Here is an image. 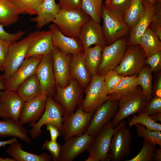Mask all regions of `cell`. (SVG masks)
Returning a JSON list of instances; mask_svg holds the SVG:
<instances>
[{
	"label": "cell",
	"instance_id": "1",
	"mask_svg": "<svg viewBox=\"0 0 161 161\" xmlns=\"http://www.w3.org/2000/svg\"><path fill=\"white\" fill-rule=\"evenodd\" d=\"M91 18L82 9H61L53 23L64 35L78 37L81 27Z\"/></svg>",
	"mask_w": 161,
	"mask_h": 161
},
{
	"label": "cell",
	"instance_id": "2",
	"mask_svg": "<svg viewBox=\"0 0 161 161\" xmlns=\"http://www.w3.org/2000/svg\"><path fill=\"white\" fill-rule=\"evenodd\" d=\"M66 114L62 107L53 97H47L45 110L42 116L37 122L29 123L32 127L30 130L31 138L39 137L42 132V126L48 123L55 125L61 132Z\"/></svg>",
	"mask_w": 161,
	"mask_h": 161
},
{
	"label": "cell",
	"instance_id": "3",
	"mask_svg": "<svg viewBox=\"0 0 161 161\" xmlns=\"http://www.w3.org/2000/svg\"><path fill=\"white\" fill-rule=\"evenodd\" d=\"M83 89L76 80L71 78L69 84L65 87L56 85L53 98L62 107L66 114L70 115L81 103Z\"/></svg>",
	"mask_w": 161,
	"mask_h": 161
},
{
	"label": "cell",
	"instance_id": "4",
	"mask_svg": "<svg viewBox=\"0 0 161 161\" xmlns=\"http://www.w3.org/2000/svg\"><path fill=\"white\" fill-rule=\"evenodd\" d=\"M146 103L142 89L138 88L118 100L119 109L111 121L114 128L123 120L136 113L142 112Z\"/></svg>",
	"mask_w": 161,
	"mask_h": 161
},
{
	"label": "cell",
	"instance_id": "5",
	"mask_svg": "<svg viewBox=\"0 0 161 161\" xmlns=\"http://www.w3.org/2000/svg\"><path fill=\"white\" fill-rule=\"evenodd\" d=\"M132 135L126 126L125 119L114 128L109 147L110 160L120 161L130 152Z\"/></svg>",
	"mask_w": 161,
	"mask_h": 161
},
{
	"label": "cell",
	"instance_id": "6",
	"mask_svg": "<svg viewBox=\"0 0 161 161\" xmlns=\"http://www.w3.org/2000/svg\"><path fill=\"white\" fill-rule=\"evenodd\" d=\"M85 89L86 96L82 100L81 106L86 113L94 112L109 99L105 88L104 75L96 74L92 76L89 84Z\"/></svg>",
	"mask_w": 161,
	"mask_h": 161
},
{
	"label": "cell",
	"instance_id": "7",
	"mask_svg": "<svg viewBox=\"0 0 161 161\" xmlns=\"http://www.w3.org/2000/svg\"><path fill=\"white\" fill-rule=\"evenodd\" d=\"M93 113H87L83 110L81 103L76 111L70 115L65 114L62 125L61 135L65 141L69 138L85 133L92 118Z\"/></svg>",
	"mask_w": 161,
	"mask_h": 161
},
{
	"label": "cell",
	"instance_id": "8",
	"mask_svg": "<svg viewBox=\"0 0 161 161\" xmlns=\"http://www.w3.org/2000/svg\"><path fill=\"white\" fill-rule=\"evenodd\" d=\"M124 37L103 47L101 61L97 74L104 75L108 71L114 69L120 63L128 45L127 40Z\"/></svg>",
	"mask_w": 161,
	"mask_h": 161
},
{
	"label": "cell",
	"instance_id": "9",
	"mask_svg": "<svg viewBox=\"0 0 161 161\" xmlns=\"http://www.w3.org/2000/svg\"><path fill=\"white\" fill-rule=\"evenodd\" d=\"M138 45L127 48L120 63L114 69L118 74L124 76L137 75L145 65L146 55Z\"/></svg>",
	"mask_w": 161,
	"mask_h": 161
},
{
	"label": "cell",
	"instance_id": "10",
	"mask_svg": "<svg viewBox=\"0 0 161 161\" xmlns=\"http://www.w3.org/2000/svg\"><path fill=\"white\" fill-rule=\"evenodd\" d=\"M30 39V33L20 41L10 44L4 70L5 84L25 58Z\"/></svg>",
	"mask_w": 161,
	"mask_h": 161
},
{
	"label": "cell",
	"instance_id": "11",
	"mask_svg": "<svg viewBox=\"0 0 161 161\" xmlns=\"http://www.w3.org/2000/svg\"><path fill=\"white\" fill-rule=\"evenodd\" d=\"M102 18L103 31L106 46L109 45L117 40L125 37L130 29L124 22L123 18L111 13L103 5Z\"/></svg>",
	"mask_w": 161,
	"mask_h": 161
},
{
	"label": "cell",
	"instance_id": "12",
	"mask_svg": "<svg viewBox=\"0 0 161 161\" xmlns=\"http://www.w3.org/2000/svg\"><path fill=\"white\" fill-rule=\"evenodd\" d=\"M114 128L109 122L96 136L87 150L89 156L85 161H109V147Z\"/></svg>",
	"mask_w": 161,
	"mask_h": 161
},
{
	"label": "cell",
	"instance_id": "13",
	"mask_svg": "<svg viewBox=\"0 0 161 161\" xmlns=\"http://www.w3.org/2000/svg\"><path fill=\"white\" fill-rule=\"evenodd\" d=\"M118 108V101L108 99L95 111L85 132L96 137L103 127L110 121Z\"/></svg>",
	"mask_w": 161,
	"mask_h": 161
},
{
	"label": "cell",
	"instance_id": "14",
	"mask_svg": "<svg viewBox=\"0 0 161 161\" xmlns=\"http://www.w3.org/2000/svg\"><path fill=\"white\" fill-rule=\"evenodd\" d=\"M96 137L85 133L72 137L61 146L60 161H72L80 154L87 150Z\"/></svg>",
	"mask_w": 161,
	"mask_h": 161
},
{
	"label": "cell",
	"instance_id": "15",
	"mask_svg": "<svg viewBox=\"0 0 161 161\" xmlns=\"http://www.w3.org/2000/svg\"><path fill=\"white\" fill-rule=\"evenodd\" d=\"M52 53L43 56L35 70L40 83L42 92L53 97L56 91V82L53 67Z\"/></svg>",
	"mask_w": 161,
	"mask_h": 161
},
{
	"label": "cell",
	"instance_id": "16",
	"mask_svg": "<svg viewBox=\"0 0 161 161\" xmlns=\"http://www.w3.org/2000/svg\"><path fill=\"white\" fill-rule=\"evenodd\" d=\"M25 102L16 92L0 91V117L19 121Z\"/></svg>",
	"mask_w": 161,
	"mask_h": 161
},
{
	"label": "cell",
	"instance_id": "17",
	"mask_svg": "<svg viewBox=\"0 0 161 161\" xmlns=\"http://www.w3.org/2000/svg\"><path fill=\"white\" fill-rule=\"evenodd\" d=\"M56 84L61 87L68 85L71 76L69 63L72 55L66 54L55 46L52 52Z\"/></svg>",
	"mask_w": 161,
	"mask_h": 161
},
{
	"label": "cell",
	"instance_id": "18",
	"mask_svg": "<svg viewBox=\"0 0 161 161\" xmlns=\"http://www.w3.org/2000/svg\"><path fill=\"white\" fill-rule=\"evenodd\" d=\"M30 41L26 58L43 57L52 53L55 46L52 40L51 32L49 30H37L30 33Z\"/></svg>",
	"mask_w": 161,
	"mask_h": 161
},
{
	"label": "cell",
	"instance_id": "19",
	"mask_svg": "<svg viewBox=\"0 0 161 161\" xmlns=\"http://www.w3.org/2000/svg\"><path fill=\"white\" fill-rule=\"evenodd\" d=\"M42 57L26 58L5 84L4 90L16 92L18 86L22 83L35 73L36 69Z\"/></svg>",
	"mask_w": 161,
	"mask_h": 161
},
{
	"label": "cell",
	"instance_id": "20",
	"mask_svg": "<svg viewBox=\"0 0 161 161\" xmlns=\"http://www.w3.org/2000/svg\"><path fill=\"white\" fill-rule=\"evenodd\" d=\"M78 38L84 50L93 45H99L103 47L106 46L102 26L91 18L82 27Z\"/></svg>",
	"mask_w": 161,
	"mask_h": 161
},
{
	"label": "cell",
	"instance_id": "21",
	"mask_svg": "<svg viewBox=\"0 0 161 161\" xmlns=\"http://www.w3.org/2000/svg\"><path fill=\"white\" fill-rule=\"evenodd\" d=\"M49 28L54 46L63 52L72 55L83 51L78 37H69L64 35L54 23L50 25Z\"/></svg>",
	"mask_w": 161,
	"mask_h": 161
},
{
	"label": "cell",
	"instance_id": "22",
	"mask_svg": "<svg viewBox=\"0 0 161 161\" xmlns=\"http://www.w3.org/2000/svg\"><path fill=\"white\" fill-rule=\"evenodd\" d=\"M47 96L42 93L39 95L25 102L19 121L23 125L33 123L38 120L45 109Z\"/></svg>",
	"mask_w": 161,
	"mask_h": 161
},
{
	"label": "cell",
	"instance_id": "23",
	"mask_svg": "<svg viewBox=\"0 0 161 161\" xmlns=\"http://www.w3.org/2000/svg\"><path fill=\"white\" fill-rule=\"evenodd\" d=\"M144 10L137 22L130 31L127 39L129 46L139 45L140 38L149 27L155 9V5H152L143 0Z\"/></svg>",
	"mask_w": 161,
	"mask_h": 161
},
{
	"label": "cell",
	"instance_id": "24",
	"mask_svg": "<svg viewBox=\"0 0 161 161\" xmlns=\"http://www.w3.org/2000/svg\"><path fill=\"white\" fill-rule=\"evenodd\" d=\"M69 69L71 78L76 80L85 89L89 84L92 76L86 65L83 51L72 55Z\"/></svg>",
	"mask_w": 161,
	"mask_h": 161
},
{
	"label": "cell",
	"instance_id": "25",
	"mask_svg": "<svg viewBox=\"0 0 161 161\" xmlns=\"http://www.w3.org/2000/svg\"><path fill=\"white\" fill-rule=\"evenodd\" d=\"M61 8L55 0H44L37 11V16L31 20L36 23L39 29L52 22L59 13Z\"/></svg>",
	"mask_w": 161,
	"mask_h": 161
},
{
	"label": "cell",
	"instance_id": "26",
	"mask_svg": "<svg viewBox=\"0 0 161 161\" xmlns=\"http://www.w3.org/2000/svg\"><path fill=\"white\" fill-rule=\"evenodd\" d=\"M9 137L19 138L27 144L32 143L27 130L19 121L8 118H3L2 120H0V137Z\"/></svg>",
	"mask_w": 161,
	"mask_h": 161
},
{
	"label": "cell",
	"instance_id": "27",
	"mask_svg": "<svg viewBox=\"0 0 161 161\" xmlns=\"http://www.w3.org/2000/svg\"><path fill=\"white\" fill-rule=\"evenodd\" d=\"M6 150L7 153L16 161H50L51 155L44 153L36 154L22 149V145L18 142L10 144Z\"/></svg>",
	"mask_w": 161,
	"mask_h": 161
},
{
	"label": "cell",
	"instance_id": "28",
	"mask_svg": "<svg viewBox=\"0 0 161 161\" xmlns=\"http://www.w3.org/2000/svg\"><path fill=\"white\" fill-rule=\"evenodd\" d=\"M138 85L137 75L124 76L115 88L108 95L109 99L118 101L136 90Z\"/></svg>",
	"mask_w": 161,
	"mask_h": 161
},
{
	"label": "cell",
	"instance_id": "29",
	"mask_svg": "<svg viewBox=\"0 0 161 161\" xmlns=\"http://www.w3.org/2000/svg\"><path fill=\"white\" fill-rule=\"evenodd\" d=\"M16 92L25 102L41 94L42 92L40 83L36 73L22 83Z\"/></svg>",
	"mask_w": 161,
	"mask_h": 161
},
{
	"label": "cell",
	"instance_id": "30",
	"mask_svg": "<svg viewBox=\"0 0 161 161\" xmlns=\"http://www.w3.org/2000/svg\"><path fill=\"white\" fill-rule=\"evenodd\" d=\"M157 34L148 27L141 37L139 44L147 58L161 51V41Z\"/></svg>",
	"mask_w": 161,
	"mask_h": 161
},
{
	"label": "cell",
	"instance_id": "31",
	"mask_svg": "<svg viewBox=\"0 0 161 161\" xmlns=\"http://www.w3.org/2000/svg\"><path fill=\"white\" fill-rule=\"evenodd\" d=\"M24 13L10 0H0V24L3 26L16 23Z\"/></svg>",
	"mask_w": 161,
	"mask_h": 161
},
{
	"label": "cell",
	"instance_id": "32",
	"mask_svg": "<svg viewBox=\"0 0 161 161\" xmlns=\"http://www.w3.org/2000/svg\"><path fill=\"white\" fill-rule=\"evenodd\" d=\"M103 48L100 45H97L83 50L86 65L91 76L97 73L101 61Z\"/></svg>",
	"mask_w": 161,
	"mask_h": 161
},
{
	"label": "cell",
	"instance_id": "33",
	"mask_svg": "<svg viewBox=\"0 0 161 161\" xmlns=\"http://www.w3.org/2000/svg\"><path fill=\"white\" fill-rule=\"evenodd\" d=\"M152 71L149 65H144L137 76L139 85H140L146 102L152 99Z\"/></svg>",
	"mask_w": 161,
	"mask_h": 161
},
{
	"label": "cell",
	"instance_id": "34",
	"mask_svg": "<svg viewBox=\"0 0 161 161\" xmlns=\"http://www.w3.org/2000/svg\"><path fill=\"white\" fill-rule=\"evenodd\" d=\"M144 10L143 0H132L123 18L124 22L130 29L137 22Z\"/></svg>",
	"mask_w": 161,
	"mask_h": 161
},
{
	"label": "cell",
	"instance_id": "35",
	"mask_svg": "<svg viewBox=\"0 0 161 161\" xmlns=\"http://www.w3.org/2000/svg\"><path fill=\"white\" fill-rule=\"evenodd\" d=\"M103 0H81V9L94 21L100 23L101 21Z\"/></svg>",
	"mask_w": 161,
	"mask_h": 161
},
{
	"label": "cell",
	"instance_id": "36",
	"mask_svg": "<svg viewBox=\"0 0 161 161\" xmlns=\"http://www.w3.org/2000/svg\"><path fill=\"white\" fill-rule=\"evenodd\" d=\"M138 115H133L132 117L129 120L127 123L128 128H130L134 125L139 123L145 126L146 128L151 131H161V125L154 121L149 115L142 112L138 113Z\"/></svg>",
	"mask_w": 161,
	"mask_h": 161
},
{
	"label": "cell",
	"instance_id": "37",
	"mask_svg": "<svg viewBox=\"0 0 161 161\" xmlns=\"http://www.w3.org/2000/svg\"><path fill=\"white\" fill-rule=\"evenodd\" d=\"M132 0H105L104 4L106 8L112 15L123 18Z\"/></svg>",
	"mask_w": 161,
	"mask_h": 161
},
{
	"label": "cell",
	"instance_id": "38",
	"mask_svg": "<svg viewBox=\"0 0 161 161\" xmlns=\"http://www.w3.org/2000/svg\"><path fill=\"white\" fill-rule=\"evenodd\" d=\"M156 145L143 139L142 147L138 154L132 158L126 161H153Z\"/></svg>",
	"mask_w": 161,
	"mask_h": 161
},
{
	"label": "cell",
	"instance_id": "39",
	"mask_svg": "<svg viewBox=\"0 0 161 161\" xmlns=\"http://www.w3.org/2000/svg\"><path fill=\"white\" fill-rule=\"evenodd\" d=\"M136 128L137 135L152 143L161 146V132L160 131H151L143 125L137 123L134 125Z\"/></svg>",
	"mask_w": 161,
	"mask_h": 161
},
{
	"label": "cell",
	"instance_id": "40",
	"mask_svg": "<svg viewBox=\"0 0 161 161\" xmlns=\"http://www.w3.org/2000/svg\"><path fill=\"white\" fill-rule=\"evenodd\" d=\"M24 13L36 15L37 11L44 0H10Z\"/></svg>",
	"mask_w": 161,
	"mask_h": 161
},
{
	"label": "cell",
	"instance_id": "41",
	"mask_svg": "<svg viewBox=\"0 0 161 161\" xmlns=\"http://www.w3.org/2000/svg\"><path fill=\"white\" fill-rule=\"evenodd\" d=\"M123 77L114 69L110 70L105 73L104 77L105 88L107 95L115 88Z\"/></svg>",
	"mask_w": 161,
	"mask_h": 161
},
{
	"label": "cell",
	"instance_id": "42",
	"mask_svg": "<svg viewBox=\"0 0 161 161\" xmlns=\"http://www.w3.org/2000/svg\"><path fill=\"white\" fill-rule=\"evenodd\" d=\"M149 27L161 40V2H156L155 11Z\"/></svg>",
	"mask_w": 161,
	"mask_h": 161
},
{
	"label": "cell",
	"instance_id": "43",
	"mask_svg": "<svg viewBox=\"0 0 161 161\" xmlns=\"http://www.w3.org/2000/svg\"><path fill=\"white\" fill-rule=\"evenodd\" d=\"M61 145L57 141L46 140L43 144L42 149L48 150L54 161H60Z\"/></svg>",
	"mask_w": 161,
	"mask_h": 161
},
{
	"label": "cell",
	"instance_id": "44",
	"mask_svg": "<svg viewBox=\"0 0 161 161\" xmlns=\"http://www.w3.org/2000/svg\"><path fill=\"white\" fill-rule=\"evenodd\" d=\"M141 112L148 115L161 112V97L154 96L150 101L146 102L144 109Z\"/></svg>",
	"mask_w": 161,
	"mask_h": 161
},
{
	"label": "cell",
	"instance_id": "45",
	"mask_svg": "<svg viewBox=\"0 0 161 161\" xmlns=\"http://www.w3.org/2000/svg\"><path fill=\"white\" fill-rule=\"evenodd\" d=\"M3 27L0 24V40L10 44L18 41L26 33L25 31L19 30L16 33H10L6 32Z\"/></svg>",
	"mask_w": 161,
	"mask_h": 161
},
{
	"label": "cell",
	"instance_id": "46",
	"mask_svg": "<svg viewBox=\"0 0 161 161\" xmlns=\"http://www.w3.org/2000/svg\"><path fill=\"white\" fill-rule=\"evenodd\" d=\"M145 64L149 65L152 72L160 71L161 69V51L157 52L145 60Z\"/></svg>",
	"mask_w": 161,
	"mask_h": 161
},
{
	"label": "cell",
	"instance_id": "47",
	"mask_svg": "<svg viewBox=\"0 0 161 161\" xmlns=\"http://www.w3.org/2000/svg\"><path fill=\"white\" fill-rule=\"evenodd\" d=\"M61 9H81V0H59Z\"/></svg>",
	"mask_w": 161,
	"mask_h": 161
},
{
	"label": "cell",
	"instance_id": "48",
	"mask_svg": "<svg viewBox=\"0 0 161 161\" xmlns=\"http://www.w3.org/2000/svg\"><path fill=\"white\" fill-rule=\"evenodd\" d=\"M10 44L0 40V71H4V64Z\"/></svg>",
	"mask_w": 161,
	"mask_h": 161
},
{
	"label": "cell",
	"instance_id": "49",
	"mask_svg": "<svg viewBox=\"0 0 161 161\" xmlns=\"http://www.w3.org/2000/svg\"><path fill=\"white\" fill-rule=\"evenodd\" d=\"M45 125L47 130L49 132L50 140L53 141L57 140L58 137L61 135V132L59 128L55 125L51 123Z\"/></svg>",
	"mask_w": 161,
	"mask_h": 161
},
{
	"label": "cell",
	"instance_id": "50",
	"mask_svg": "<svg viewBox=\"0 0 161 161\" xmlns=\"http://www.w3.org/2000/svg\"><path fill=\"white\" fill-rule=\"evenodd\" d=\"M153 94L154 96L161 97V74L159 73L155 80Z\"/></svg>",
	"mask_w": 161,
	"mask_h": 161
},
{
	"label": "cell",
	"instance_id": "51",
	"mask_svg": "<svg viewBox=\"0 0 161 161\" xmlns=\"http://www.w3.org/2000/svg\"><path fill=\"white\" fill-rule=\"evenodd\" d=\"M17 138L16 137H13L11 139L7 140L0 141V148L2 147H5L7 145H10L12 143L17 142Z\"/></svg>",
	"mask_w": 161,
	"mask_h": 161
},
{
	"label": "cell",
	"instance_id": "52",
	"mask_svg": "<svg viewBox=\"0 0 161 161\" xmlns=\"http://www.w3.org/2000/svg\"><path fill=\"white\" fill-rule=\"evenodd\" d=\"M161 146L160 148L155 150L154 155L153 159V161H161Z\"/></svg>",
	"mask_w": 161,
	"mask_h": 161
},
{
	"label": "cell",
	"instance_id": "53",
	"mask_svg": "<svg viewBox=\"0 0 161 161\" xmlns=\"http://www.w3.org/2000/svg\"><path fill=\"white\" fill-rule=\"evenodd\" d=\"M149 116L151 118L156 122L161 121V112L154 113Z\"/></svg>",
	"mask_w": 161,
	"mask_h": 161
},
{
	"label": "cell",
	"instance_id": "54",
	"mask_svg": "<svg viewBox=\"0 0 161 161\" xmlns=\"http://www.w3.org/2000/svg\"><path fill=\"white\" fill-rule=\"evenodd\" d=\"M5 84V77L4 74L0 75V90L4 89Z\"/></svg>",
	"mask_w": 161,
	"mask_h": 161
},
{
	"label": "cell",
	"instance_id": "55",
	"mask_svg": "<svg viewBox=\"0 0 161 161\" xmlns=\"http://www.w3.org/2000/svg\"><path fill=\"white\" fill-rule=\"evenodd\" d=\"M0 161H16L13 158H10L6 157L4 158H3L0 157Z\"/></svg>",
	"mask_w": 161,
	"mask_h": 161
},
{
	"label": "cell",
	"instance_id": "56",
	"mask_svg": "<svg viewBox=\"0 0 161 161\" xmlns=\"http://www.w3.org/2000/svg\"><path fill=\"white\" fill-rule=\"evenodd\" d=\"M152 5H155L156 2L155 0H143Z\"/></svg>",
	"mask_w": 161,
	"mask_h": 161
},
{
	"label": "cell",
	"instance_id": "57",
	"mask_svg": "<svg viewBox=\"0 0 161 161\" xmlns=\"http://www.w3.org/2000/svg\"><path fill=\"white\" fill-rule=\"evenodd\" d=\"M156 3V2H161V0H155Z\"/></svg>",
	"mask_w": 161,
	"mask_h": 161
},
{
	"label": "cell",
	"instance_id": "58",
	"mask_svg": "<svg viewBox=\"0 0 161 161\" xmlns=\"http://www.w3.org/2000/svg\"></svg>",
	"mask_w": 161,
	"mask_h": 161
}]
</instances>
